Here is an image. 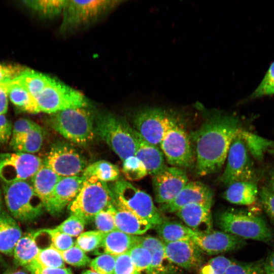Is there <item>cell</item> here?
Listing matches in <instances>:
<instances>
[{
    "label": "cell",
    "instance_id": "37",
    "mask_svg": "<svg viewBox=\"0 0 274 274\" xmlns=\"http://www.w3.org/2000/svg\"><path fill=\"white\" fill-rule=\"evenodd\" d=\"M127 253L138 272L150 273L152 264V257L147 249L139 245H135Z\"/></svg>",
    "mask_w": 274,
    "mask_h": 274
},
{
    "label": "cell",
    "instance_id": "25",
    "mask_svg": "<svg viewBox=\"0 0 274 274\" xmlns=\"http://www.w3.org/2000/svg\"><path fill=\"white\" fill-rule=\"evenodd\" d=\"M42 230L32 231L22 235L16 244L13 255L16 263L25 268L36 259L40 250L36 239Z\"/></svg>",
    "mask_w": 274,
    "mask_h": 274
},
{
    "label": "cell",
    "instance_id": "26",
    "mask_svg": "<svg viewBox=\"0 0 274 274\" xmlns=\"http://www.w3.org/2000/svg\"><path fill=\"white\" fill-rule=\"evenodd\" d=\"M61 177L44 163L30 178L31 184L41 199L44 208Z\"/></svg>",
    "mask_w": 274,
    "mask_h": 274
},
{
    "label": "cell",
    "instance_id": "3",
    "mask_svg": "<svg viewBox=\"0 0 274 274\" xmlns=\"http://www.w3.org/2000/svg\"><path fill=\"white\" fill-rule=\"evenodd\" d=\"M94 118V113L87 107L51 114L49 121L51 127L67 140L86 145L92 142L96 135Z\"/></svg>",
    "mask_w": 274,
    "mask_h": 274
},
{
    "label": "cell",
    "instance_id": "54",
    "mask_svg": "<svg viewBox=\"0 0 274 274\" xmlns=\"http://www.w3.org/2000/svg\"><path fill=\"white\" fill-rule=\"evenodd\" d=\"M8 90L9 81L0 83V115H4L8 110Z\"/></svg>",
    "mask_w": 274,
    "mask_h": 274
},
{
    "label": "cell",
    "instance_id": "42",
    "mask_svg": "<svg viewBox=\"0 0 274 274\" xmlns=\"http://www.w3.org/2000/svg\"><path fill=\"white\" fill-rule=\"evenodd\" d=\"M225 274H265L263 261L243 263L233 261Z\"/></svg>",
    "mask_w": 274,
    "mask_h": 274
},
{
    "label": "cell",
    "instance_id": "58",
    "mask_svg": "<svg viewBox=\"0 0 274 274\" xmlns=\"http://www.w3.org/2000/svg\"><path fill=\"white\" fill-rule=\"evenodd\" d=\"M81 274H99L98 272L92 270L88 269L84 271Z\"/></svg>",
    "mask_w": 274,
    "mask_h": 274
},
{
    "label": "cell",
    "instance_id": "21",
    "mask_svg": "<svg viewBox=\"0 0 274 274\" xmlns=\"http://www.w3.org/2000/svg\"><path fill=\"white\" fill-rule=\"evenodd\" d=\"M108 208L113 215L116 228L119 231L140 236L153 227L149 222L121 206L114 198Z\"/></svg>",
    "mask_w": 274,
    "mask_h": 274
},
{
    "label": "cell",
    "instance_id": "14",
    "mask_svg": "<svg viewBox=\"0 0 274 274\" xmlns=\"http://www.w3.org/2000/svg\"><path fill=\"white\" fill-rule=\"evenodd\" d=\"M178 124L169 130L160 144L168 164L181 168L191 167L194 162V152L190 138Z\"/></svg>",
    "mask_w": 274,
    "mask_h": 274
},
{
    "label": "cell",
    "instance_id": "30",
    "mask_svg": "<svg viewBox=\"0 0 274 274\" xmlns=\"http://www.w3.org/2000/svg\"><path fill=\"white\" fill-rule=\"evenodd\" d=\"M155 229L164 243L191 239L195 233L179 222L166 220L155 227Z\"/></svg>",
    "mask_w": 274,
    "mask_h": 274
},
{
    "label": "cell",
    "instance_id": "17",
    "mask_svg": "<svg viewBox=\"0 0 274 274\" xmlns=\"http://www.w3.org/2000/svg\"><path fill=\"white\" fill-rule=\"evenodd\" d=\"M191 239L201 251L210 255L236 250L246 243L244 239L223 231L195 233Z\"/></svg>",
    "mask_w": 274,
    "mask_h": 274
},
{
    "label": "cell",
    "instance_id": "5",
    "mask_svg": "<svg viewBox=\"0 0 274 274\" xmlns=\"http://www.w3.org/2000/svg\"><path fill=\"white\" fill-rule=\"evenodd\" d=\"M3 189L6 205L16 220L30 222L42 214L43 203L27 180L3 183Z\"/></svg>",
    "mask_w": 274,
    "mask_h": 274
},
{
    "label": "cell",
    "instance_id": "51",
    "mask_svg": "<svg viewBox=\"0 0 274 274\" xmlns=\"http://www.w3.org/2000/svg\"><path fill=\"white\" fill-rule=\"evenodd\" d=\"M27 68L20 65L0 63V83L14 79Z\"/></svg>",
    "mask_w": 274,
    "mask_h": 274
},
{
    "label": "cell",
    "instance_id": "20",
    "mask_svg": "<svg viewBox=\"0 0 274 274\" xmlns=\"http://www.w3.org/2000/svg\"><path fill=\"white\" fill-rule=\"evenodd\" d=\"M211 206L189 204L178 210L176 215L187 226L197 234H205L213 230Z\"/></svg>",
    "mask_w": 274,
    "mask_h": 274
},
{
    "label": "cell",
    "instance_id": "53",
    "mask_svg": "<svg viewBox=\"0 0 274 274\" xmlns=\"http://www.w3.org/2000/svg\"><path fill=\"white\" fill-rule=\"evenodd\" d=\"M12 125L5 115H0V145L10 142L12 132Z\"/></svg>",
    "mask_w": 274,
    "mask_h": 274
},
{
    "label": "cell",
    "instance_id": "36",
    "mask_svg": "<svg viewBox=\"0 0 274 274\" xmlns=\"http://www.w3.org/2000/svg\"><path fill=\"white\" fill-rule=\"evenodd\" d=\"M32 263L46 267H65V262L59 251L52 245L41 249L35 260Z\"/></svg>",
    "mask_w": 274,
    "mask_h": 274
},
{
    "label": "cell",
    "instance_id": "44",
    "mask_svg": "<svg viewBox=\"0 0 274 274\" xmlns=\"http://www.w3.org/2000/svg\"><path fill=\"white\" fill-rule=\"evenodd\" d=\"M64 262L75 266H84L89 264L90 258L75 245L71 248L60 252Z\"/></svg>",
    "mask_w": 274,
    "mask_h": 274
},
{
    "label": "cell",
    "instance_id": "50",
    "mask_svg": "<svg viewBox=\"0 0 274 274\" xmlns=\"http://www.w3.org/2000/svg\"><path fill=\"white\" fill-rule=\"evenodd\" d=\"M38 124L27 118H22L16 121L12 126L10 141H13L25 134Z\"/></svg>",
    "mask_w": 274,
    "mask_h": 274
},
{
    "label": "cell",
    "instance_id": "8",
    "mask_svg": "<svg viewBox=\"0 0 274 274\" xmlns=\"http://www.w3.org/2000/svg\"><path fill=\"white\" fill-rule=\"evenodd\" d=\"M179 114L171 109L147 107L138 111L134 129L147 142L158 146L167 132L179 124Z\"/></svg>",
    "mask_w": 274,
    "mask_h": 274
},
{
    "label": "cell",
    "instance_id": "41",
    "mask_svg": "<svg viewBox=\"0 0 274 274\" xmlns=\"http://www.w3.org/2000/svg\"><path fill=\"white\" fill-rule=\"evenodd\" d=\"M42 233L48 234L51 241V245L58 251H65L75 245L72 236L63 233L55 228L53 229H41Z\"/></svg>",
    "mask_w": 274,
    "mask_h": 274
},
{
    "label": "cell",
    "instance_id": "22",
    "mask_svg": "<svg viewBox=\"0 0 274 274\" xmlns=\"http://www.w3.org/2000/svg\"><path fill=\"white\" fill-rule=\"evenodd\" d=\"M147 249L152 257L150 273L170 274L174 271V265L166 256L164 243L151 236H138L136 244Z\"/></svg>",
    "mask_w": 274,
    "mask_h": 274
},
{
    "label": "cell",
    "instance_id": "47",
    "mask_svg": "<svg viewBox=\"0 0 274 274\" xmlns=\"http://www.w3.org/2000/svg\"><path fill=\"white\" fill-rule=\"evenodd\" d=\"M93 218L97 230L104 233L117 229L113 215L108 208L97 213Z\"/></svg>",
    "mask_w": 274,
    "mask_h": 274
},
{
    "label": "cell",
    "instance_id": "13",
    "mask_svg": "<svg viewBox=\"0 0 274 274\" xmlns=\"http://www.w3.org/2000/svg\"><path fill=\"white\" fill-rule=\"evenodd\" d=\"M43 164L39 157L21 152H0V180L3 183L30 179Z\"/></svg>",
    "mask_w": 274,
    "mask_h": 274
},
{
    "label": "cell",
    "instance_id": "1",
    "mask_svg": "<svg viewBox=\"0 0 274 274\" xmlns=\"http://www.w3.org/2000/svg\"><path fill=\"white\" fill-rule=\"evenodd\" d=\"M206 119L192 133L195 143L196 172L203 176L222 167L230 145L241 131L238 117L220 112H206Z\"/></svg>",
    "mask_w": 274,
    "mask_h": 274
},
{
    "label": "cell",
    "instance_id": "35",
    "mask_svg": "<svg viewBox=\"0 0 274 274\" xmlns=\"http://www.w3.org/2000/svg\"><path fill=\"white\" fill-rule=\"evenodd\" d=\"M22 2L41 16L52 18L62 14L67 0H32Z\"/></svg>",
    "mask_w": 274,
    "mask_h": 274
},
{
    "label": "cell",
    "instance_id": "15",
    "mask_svg": "<svg viewBox=\"0 0 274 274\" xmlns=\"http://www.w3.org/2000/svg\"><path fill=\"white\" fill-rule=\"evenodd\" d=\"M188 182L187 174L183 168L166 166L152 176L155 201L161 204L169 202Z\"/></svg>",
    "mask_w": 274,
    "mask_h": 274
},
{
    "label": "cell",
    "instance_id": "52",
    "mask_svg": "<svg viewBox=\"0 0 274 274\" xmlns=\"http://www.w3.org/2000/svg\"><path fill=\"white\" fill-rule=\"evenodd\" d=\"M32 274H73L68 268H52L42 267L32 263L25 267Z\"/></svg>",
    "mask_w": 274,
    "mask_h": 274
},
{
    "label": "cell",
    "instance_id": "55",
    "mask_svg": "<svg viewBox=\"0 0 274 274\" xmlns=\"http://www.w3.org/2000/svg\"><path fill=\"white\" fill-rule=\"evenodd\" d=\"M265 274H274V252L271 253L263 261Z\"/></svg>",
    "mask_w": 274,
    "mask_h": 274
},
{
    "label": "cell",
    "instance_id": "29",
    "mask_svg": "<svg viewBox=\"0 0 274 274\" xmlns=\"http://www.w3.org/2000/svg\"><path fill=\"white\" fill-rule=\"evenodd\" d=\"M52 79L44 74L27 68L19 76L11 80V82L22 87L35 97Z\"/></svg>",
    "mask_w": 274,
    "mask_h": 274
},
{
    "label": "cell",
    "instance_id": "12",
    "mask_svg": "<svg viewBox=\"0 0 274 274\" xmlns=\"http://www.w3.org/2000/svg\"><path fill=\"white\" fill-rule=\"evenodd\" d=\"M43 163L60 177L81 176L87 166L85 158L73 146L64 142L52 146Z\"/></svg>",
    "mask_w": 274,
    "mask_h": 274
},
{
    "label": "cell",
    "instance_id": "19",
    "mask_svg": "<svg viewBox=\"0 0 274 274\" xmlns=\"http://www.w3.org/2000/svg\"><path fill=\"white\" fill-rule=\"evenodd\" d=\"M164 245L166 256L173 264L191 269L201 262V251L192 239L164 243Z\"/></svg>",
    "mask_w": 274,
    "mask_h": 274
},
{
    "label": "cell",
    "instance_id": "48",
    "mask_svg": "<svg viewBox=\"0 0 274 274\" xmlns=\"http://www.w3.org/2000/svg\"><path fill=\"white\" fill-rule=\"evenodd\" d=\"M127 252L115 256L113 274H139Z\"/></svg>",
    "mask_w": 274,
    "mask_h": 274
},
{
    "label": "cell",
    "instance_id": "49",
    "mask_svg": "<svg viewBox=\"0 0 274 274\" xmlns=\"http://www.w3.org/2000/svg\"><path fill=\"white\" fill-rule=\"evenodd\" d=\"M259 196L264 210L274 223V191L269 186H264L260 191Z\"/></svg>",
    "mask_w": 274,
    "mask_h": 274
},
{
    "label": "cell",
    "instance_id": "45",
    "mask_svg": "<svg viewBox=\"0 0 274 274\" xmlns=\"http://www.w3.org/2000/svg\"><path fill=\"white\" fill-rule=\"evenodd\" d=\"M89 264L91 269L99 274H113L115 256L104 253L92 259Z\"/></svg>",
    "mask_w": 274,
    "mask_h": 274
},
{
    "label": "cell",
    "instance_id": "9",
    "mask_svg": "<svg viewBox=\"0 0 274 274\" xmlns=\"http://www.w3.org/2000/svg\"><path fill=\"white\" fill-rule=\"evenodd\" d=\"M111 191L116 201L149 222L153 227L164 220L151 197L129 182L123 180L116 181Z\"/></svg>",
    "mask_w": 274,
    "mask_h": 274
},
{
    "label": "cell",
    "instance_id": "40",
    "mask_svg": "<svg viewBox=\"0 0 274 274\" xmlns=\"http://www.w3.org/2000/svg\"><path fill=\"white\" fill-rule=\"evenodd\" d=\"M274 94V61L256 89L247 97L245 102Z\"/></svg>",
    "mask_w": 274,
    "mask_h": 274
},
{
    "label": "cell",
    "instance_id": "7",
    "mask_svg": "<svg viewBox=\"0 0 274 274\" xmlns=\"http://www.w3.org/2000/svg\"><path fill=\"white\" fill-rule=\"evenodd\" d=\"M217 220L223 231L243 239L269 243L274 237L270 228L259 216L230 210L222 212Z\"/></svg>",
    "mask_w": 274,
    "mask_h": 274
},
{
    "label": "cell",
    "instance_id": "24",
    "mask_svg": "<svg viewBox=\"0 0 274 274\" xmlns=\"http://www.w3.org/2000/svg\"><path fill=\"white\" fill-rule=\"evenodd\" d=\"M22 235L16 220L2 211L0 216V253L13 255L15 247Z\"/></svg>",
    "mask_w": 274,
    "mask_h": 274
},
{
    "label": "cell",
    "instance_id": "28",
    "mask_svg": "<svg viewBox=\"0 0 274 274\" xmlns=\"http://www.w3.org/2000/svg\"><path fill=\"white\" fill-rule=\"evenodd\" d=\"M137 237L116 229L104 233L101 247L105 253L117 256L127 252L135 245Z\"/></svg>",
    "mask_w": 274,
    "mask_h": 274
},
{
    "label": "cell",
    "instance_id": "4",
    "mask_svg": "<svg viewBox=\"0 0 274 274\" xmlns=\"http://www.w3.org/2000/svg\"><path fill=\"white\" fill-rule=\"evenodd\" d=\"M123 1L67 0L59 28L62 33L76 31L97 21Z\"/></svg>",
    "mask_w": 274,
    "mask_h": 274
},
{
    "label": "cell",
    "instance_id": "59",
    "mask_svg": "<svg viewBox=\"0 0 274 274\" xmlns=\"http://www.w3.org/2000/svg\"><path fill=\"white\" fill-rule=\"evenodd\" d=\"M2 191L0 189V216L2 212Z\"/></svg>",
    "mask_w": 274,
    "mask_h": 274
},
{
    "label": "cell",
    "instance_id": "61",
    "mask_svg": "<svg viewBox=\"0 0 274 274\" xmlns=\"http://www.w3.org/2000/svg\"><path fill=\"white\" fill-rule=\"evenodd\" d=\"M139 274H153V273H140Z\"/></svg>",
    "mask_w": 274,
    "mask_h": 274
},
{
    "label": "cell",
    "instance_id": "18",
    "mask_svg": "<svg viewBox=\"0 0 274 274\" xmlns=\"http://www.w3.org/2000/svg\"><path fill=\"white\" fill-rule=\"evenodd\" d=\"M83 182L81 175L61 177L55 186L45 209L52 215L61 212L75 198Z\"/></svg>",
    "mask_w": 274,
    "mask_h": 274
},
{
    "label": "cell",
    "instance_id": "16",
    "mask_svg": "<svg viewBox=\"0 0 274 274\" xmlns=\"http://www.w3.org/2000/svg\"><path fill=\"white\" fill-rule=\"evenodd\" d=\"M213 193L206 184L199 181H191L184 187L172 201L160 205V210L167 213L176 212L189 204L199 203L212 206Z\"/></svg>",
    "mask_w": 274,
    "mask_h": 274
},
{
    "label": "cell",
    "instance_id": "38",
    "mask_svg": "<svg viewBox=\"0 0 274 274\" xmlns=\"http://www.w3.org/2000/svg\"><path fill=\"white\" fill-rule=\"evenodd\" d=\"M104 233L98 230L83 232L76 239L75 245L84 252L92 251L101 247Z\"/></svg>",
    "mask_w": 274,
    "mask_h": 274
},
{
    "label": "cell",
    "instance_id": "6",
    "mask_svg": "<svg viewBox=\"0 0 274 274\" xmlns=\"http://www.w3.org/2000/svg\"><path fill=\"white\" fill-rule=\"evenodd\" d=\"M113 200L112 191L106 182L95 177H90L84 180L77 195L68 206V210L71 215L86 221L106 209Z\"/></svg>",
    "mask_w": 274,
    "mask_h": 274
},
{
    "label": "cell",
    "instance_id": "60",
    "mask_svg": "<svg viewBox=\"0 0 274 274\" xmlns=\"http://www.w3.org/2000/svg\"><path fill=\"white\" fill-rule=\"evenodd\" d=\"M267 152H268L270 154L272 155L274 157V149H270Z\"/></svg>",
    "mask_w": 274,
    "mask_h": 274
},
{
    "label": "cell",
    "instance_id": "27",
    "mask_svg": "<svg viewBox=\"0 0 274 274\" xmlns=\"http://www.w3.org/2000/svg\"><path fill=\"white\" fill-rule=\"evenodd\" d=\"M258 195V187L255 182L242 181L229 185L223 196L233 204L250 205L256 201Z\"/></svg>",
    "mask_w": 274,
    "mask_h": 274
},
{
    "label": "cell",
    "instance_id": "39",
    "mask_svg": "<svg viewBox=\"0 0 274 274\" xmlns=\"http://www.w3.org/2000/svg\"><path fill=\"white\" fill-rule=\"evenodd\" d=\"M122 171L125 177L131 181L139 180L148 174L144 163L135 156L123 161Z\"/></svg>",
    "mask_w": 274,
    "mask_h": 274
},
{
    "label": "cell",
    "instance_id": "46",
    "mask_svg": "<svg viewBox=\"0 0 274 274\" xmlns=\"http://www.w3.org/2000/svg\"><path fill=\"white\" fill-rule=\"evenodd\" d=\"M233 261L222 256L211 259L199 270V274H225Z\"/></svg>",
    "mask_w": 274,
    "mask_h": 274
},
{
    "label": "cell",
    "instance_id": "56",
    "mask_svg": "<svg viewBox=\"0 0 274 274\" xmlns=\"http://www.w3.org/2000/svg\"><path fill=\"white\" fill-rule=\"evenodd\" d=\"M4 274H27V273L21 269H16L8 270Z\"/></svg>",
    "mask_w": 274,
    "mask_h": 274
},
{
    "label": "cell",
    "instance_id": "11",
    "mask_svg": "<svg viewBox=\"0 0 274 274\" xmlns=\"http://www.w3.org/2000/svg\"><path fill=\"white\" fill-rule=\"evenodd\" d=\"M239 132L230 145L226 165L220 179L225 185L237 182H254L256 178L253 163Z\"/></svg>",
    "mask_w": 274,
    "mask_h": 274
},
{
    "label": "cell",
    "instance_id": "23",
    "mask_svg": "<svg viewBox=\"0 0 274 274\" xmlns=\"http://www.w3.org/2000/svg\"><path fill=\"white\" fill-rule=\"evenodd\" d=\"M134 133L136 139L134 156L144 163L147 174L153 176L166 166L163 154L157 146L145 141L135 130Z\"/></svg>",
    "mask_w": 274,
    "mask_h": 274
},
{
    "label": "cell",
    "instance_id": "33",
    "mask_svg": "<svg viewBox=\"0 0 274 274\" xmlns=\"http://www.w3.org/2000/svg\"><path fill=\"white\" fill-rule=\"evenodd\" d=\"M239 134L248 152L259 161L263 160L266 151L274 149L272 141L244 130L240 131Z\"/></svg>",
    "mask_w": 274,
    "mask_h": 274
},
{
    "label": "cell",
    "instance_id": "31",
    "mask_svg": "<svg viewBox=\"0 0 274 274\" xmlns=\"http://www.w3.org/2000/svg\"><path fill=\"white\" fill-rule=\"evenodd\" d=\"M44 140V130L37 124L22 136L10 142L15 152L33 154L41 149Z\"/></svg>",
    "mask_w": 274,
    "mask_h": 274
},
{
    "label": "cell",
    "instance_id": "32",
    "mask_svg": "<svg viewBox=\"0 0 274 274\" xmlns=\"http://www.w3.org/2000/svg\"><path fill=\"white\" fill-rule=\"evenodd\" d=\"M8 97L20 110L30 114H38L40 110L34 96L22 87L9 81Z\"/></svg>",
    "mask_w": 274,
    "mask_h": 274
},
{
    "label": "cell",
    "instance_id": "34",
    "mask_svg": "<svg viewBox=\"0 0 274 274\" xmlns=\"http://www.w3.org/2000/svg\"><path fill=\"white\" fill-rule=\"evenodd\" d=\"M119 175L120 171L117 165L107 161L99 160L86 166L82 177L84 180L93 176L106 182L117 180Z\"/></svg>",
    "mask_w": 274,
    "mask_h": 274
},
{
    "label": "cell",
    "instance_id": "43",
    "mask_svg": "<svg viewBox=\"0 0 274 274\" xmlns=\"http://www.w3.org/2000/svg\"><path fill=\"white\" fill-rule=\"evenodd\" d=\"M86 221L82 218L74 215H71L55 228L72 237L78 236L84 228Z\"/></svg>",
    "mask_w": 274,
    "mask_h": 274
},
{
    "label": "cell",
    "instance_id": "2",
    "mask_svg": "<svg viewBox=\"0 0 274 274\" xmlns=\"http://www.w3.org/2000/svg\"><path fill=\"white\" fill-rule=\"evenodd\" d=\"M94 125L95 134L107 143L122 161L134 156V129L124 118L110 112H102L95 116Z\"/></svg>",
    "mask_w": 274,
    "mask_h": 274
},
{
    "label": "cell",
    "instance_id": "57",
    "mask_svg": "<svg viewBox=\"0 0 274 274\" xmlns=\"http://www.w3.org/2000/svg\"><path fill=\"white\" fill-rule=\"evenodd\" d=\"M269 186L274 191V170L270 174Z\"/></svg>",
    "mask_w": 274,
    "mask_h": 274
},
{
    "label": "cell",
    "instance_id": "10",
    "mask_svg": "<svg viewBox=\"0 0 274 274\" xmlns=\"http://www.w3.org/2000/svg\"><path fill=\"white\" fill-rule=\"evenodd\" d=\"M35 98L40 112L50 114L89 106L88 99L82 92L54 78Z\"/></svg>",
    "mask_w": 274,
    "mask_h": 274
}]
</instances>
